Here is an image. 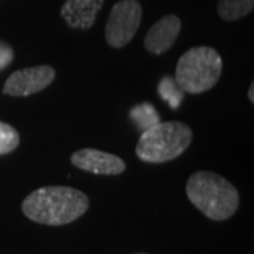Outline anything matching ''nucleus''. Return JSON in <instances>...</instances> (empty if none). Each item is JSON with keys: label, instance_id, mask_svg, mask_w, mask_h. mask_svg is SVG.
I'll return each instance as SVG.
<instances>
[{"label": "nucleus", "instance_id": "12", "mask_svg": "<svg viewBox=\"0 0 254 254\" xmlns=\"http://www.w3.org/2000/svg\"><path fill=\"white\" fill-rule=\"evenodd\" d=\"M157 91H158V95L161 96V99L171 109H178L184 100L185 92L180 88V85L177 83L175 78L173 76H164L157 86Z\"/></svg>", "mask_w": 254, "mask_h": 254}, {"label": "nucleus", "instance_id": "13", "mask_svg": "<svg viewBox=\"0 0 254 254\" xmlns=\"http://www.w3.org/2000/svg\"><path fill=\"white\" fill-rule=\"evenodd\" d=\"M20 144V134L14 127L0 122V155L13 153Z\"/></svg>", "mask_w": 254, "mask_h": 254}, {"label": "nucleus", "instance_id": "11", "mask_svg": "<svg viewBox=\"0 0 254 254\" xmlns=\"http://www.w3.org/2000/svg\"><path fill=\"white\" fill-rule=\"evenodd\" d=\"M130 119L134 126L143 133L144 130L160 123V115L151 103H140L130 110Z\"/></svg>", "mask_w": 254, "mask_h": 254}, {"label": "nucleus", "instance_id": "3", "mask_svg": "<svg viewBox=\"0 0 254 254\" xmlns=\"http://www.w3.org/2000/svg\"><path fill=\"white\" fill-rule=\"evenodd\" d=\"M193 133L182 122H160L141 133L136 145L137 157L150 164L178 158L192 143Z\"/></svg>", "mask_w": 254, "mask_h": 254}, {"label": "nucleus", "instance_id": "4", "mask_svg": "<svg viewBox=\"0 0 254 254\" xmlns=\"http://www.w3.org/2000/svg\"><path fill=\"white\" fill-rule=\"evenodd\" d=\"M223 61L212 47H193L181 55L175 69V81L182 91L199 95L210 91L222 75Z\"/></svg>", "mask_w": 254, "mask_h": 254}, {"label": "nucleus", "instance_id": "9", "mask_svg": "<svg viewBox=\"0 0 254 254\" xmlns=\"http://www.w3.org/2000/svg\"><path fill=\"white\" fill-rule=\"evenodd\" d=\"M103 0H66L61 9V17L72 28L88 30L95 24Z\"/></svg>", "mask_w": 254, "mask_h": 254}, {"label": "nucleus", "instance_id": "10", "mask_svg": "<svg viewBox=\"0 0 254 254\" xmlns=\"http://www.w3.org/2000/svg\"><path fill=\"white\" fill-rule=\"evenodd\" d=\"M254 7V0H219L218 13L226 21L246 17Z\"/></svg>", "mask_w": 254, "mask_h": 254}, {"label": "nucleus", "instance_id": "1", "mask_svg": "<svg viewBox=\"0 0 254 254\" xmlns=\"http://www.w3.org/2000/svg\"><path fill=\"white\" fill-rule=\"evenodd\" d=\"M89 198L82 190L63 185H50L33 190L21 203L30 220L47 226L69 225L86 213Z\"/></svg>", "mask_w": 254, "mask_h": 254}, {"label": "nucleus", "instance_id": "6", "mask_svg": "<svg viewBox=\"0 0 254 254\" xmlns=\"http://www.w3.org/2000/svg\"><path fill=\"white\" fill-rule=\"evenodd\" d=\"M55 69L50 65H38L13 72L4 82L3 93L9 96H30L44 91L55 79Z\"/></svg>", "mask_w": 254, "mask_h": 254}, {"label": "nucleus", "instance_id": "15", "mask_svg": "<svg viewBox=\"0 0 254 254\" xmlns=\"http://www.w3.org/2000/svg\"><path fill=\"white\" fill-rule=\"evenodd\" d=\"M254 83L253 82H252V83H250V89H249V99H250V102H252V103H253L254 102Z\"/></svg>", "mask_w": 254, "mask_h": 254}, {"label": "nucleus", "instance_id": "14", "mask_svg": "<svg viewBox=\"0 0 254 254\" xmlns=\"http://www.w3.org/2000/svg\"><path fill=\"white\" fill-rule=\"evenodd\" d=\"M13 58H14L13 48L9 44L0 41V71L4 69L6 66H9L10 64L13 63Z\"/></svg>", "mask_w": 254, "mask_h": 254}, {"label": "nucleus", "instance_id": "2", "mask_svg": "<svg viewBox=\"0 0 254 254\" xmlns=\"http://www.w3.org/2000/svg\"><path fill=\"white\" fill-rule=\"evenodd\" d=\"M187 196L195 208L215 222L232 218L240 203L236 187L212 171L192 174L187 182Z\"/></svg>", "mask_w": 254, "mask_h": 254}, {"label": "nucleus", "instance_id": "7", "mask_svg": "<svg viewBox=\"0 0 254 254\" xmlns=\"http://www.w3.org/2000/svg\"><path fill=\"white\" fill-rule=\"evenodd\" d=\"M71 163L82 171L96 175H119L126 170V163L120 157L96 148L75 151L71 155Z\"/></svg>", "mask_w": 254, "mask_h": 254}, {"label": "nucleus", "instance_id": "16", "mask_svg": "<svg viewBox=\"0 0 254 254\" xmlns=\"http://www.w3.org/2000/svg\"><path fill=\"white\" fill-rule=\"evenodd\" d=\"M137 254H145V253H137Z\"/></svg>", "mask_w": 254, "mask_h": 254}, {"label": "nucleus", "instance_id": "5", "mask_svg": "<svg viewBox=\"0 0 254 254\" xmlns=\"http://www.w3.org/2000/svg\"><path fill=\"white\" fill-rule=\"evenodd\" d=\"M143 9L137 0H120L112 10L105 28L106 41L112 48L126 47L141 23Z\"/></svg>", "mask_w": 254, "mask_h": 254}, {"label": "nucleus", "instance_id": "8", "mask_svg": "<svg viewBox=\"0 0 254 254\" xmlns=\"http://www.w3.org/2000/svg\"><path fill=\"white\" fill-rule=\"evenodd\" d=\"M181 33V20L168 14L154 23L144 37V47L148 53L161 55L167 53Z\"/></svg>", "mask_w": 254, "mask_h": 254}]
</instances>
